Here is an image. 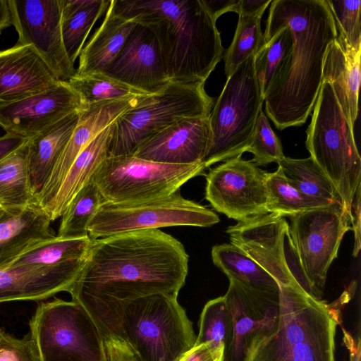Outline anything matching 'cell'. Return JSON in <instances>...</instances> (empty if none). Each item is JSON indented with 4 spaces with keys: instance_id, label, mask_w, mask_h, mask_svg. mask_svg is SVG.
<instances>
[{
    "instance_id": "cell-19",
    "label": "cell",
    "mask_w": 361,
    "mask_h": 361,
    "mask_svg": "<svg viewBox=\"0 0 361 361\" xmlns=\"http://www.w3.org/2000/svg\"><path fill=\"white\" fill-rule=\"evenodd\" d=\"M102 73L148 94L159 92L169 82L154 35L139 23Z\"/></svg>"
},
{
    "instance_id": "cell-39",
    "label": "cell",
    "mask_w": 361,
    "mask_h": 361,
    "mask_svg": "<svg viewBox=\"0 0 361 361\" xmlns=\"http://www.w3.org/2000/svg\"><path fill=\"white\" fill-rule=\"evenodd\" d=\"M253 154L252 161L257 166L278 163L285 156L278 136L273 131L262 109L257 116L253 133L245 150Z\"/></svg>"
},
{
    "instance_id": "cell-42",
    "label": "cell",
    "mask_w": 361,
    "mask_h": 361,
    "mask_svg": "<svg viewBox=\"0 0 361 361\" xmlns=\"http://www.w3.org/2000/svg\"><path fill=\"white\" fill-rule=\"evenodd\" d=\"M106 361H139L133 351L122 338L102 334Z\"/></svg>"
},
{
    "instance_id": "cell-38",
    "label": "cell",
    "mask_w": 361,
    "mask_h": 361,
    "mask_svg": "<svg viewBox=\"0 0 361 361\" xmlns=\"http://www.w3.org/2000/svg\"><path fill=\"white\" fill-rule=\"evenodd\" d=\"M261 18L239 16L233 41L224 56L226 77L246 59L255 56L263 43Z\"/></svg>"
},
{
    "instance_id": "cell-18",
    "label": "cell",
    "mask_w": 361,
    "mask_h": 361,
    "mask_svg": "<svg viewBox=\"0 0 361 361\" xmlns=\"http://www.w3.org/2000/svg\"><path fill=\"white\" fill-rule=\"evenodd\" d=\"M148 95L82 106L69 140L37 197V203L44 211L54 200L68 170L83 149L121 115L137 106Z\"/></svg>"
},
{
    "instance_id": "cell-30",
    "label": "cell",
    "mask_w": 361,
    "mask_h": 361,
    "mask_svg": "<svg viewBox=\"0 0 361 361\" xmlns=\"http://www.w3.org/2000/svg\"><path fill=\"white\" fill-rule=\"evenodd\" d=\"M212 258L214 264L228 278L262 291H280L278 283L269 273L231 243L212 247Z\"/></svg>"
},
{
    "instance_id": "cell-12",
    "label": "cell",
    "mask_w": 361,
    "mask_h": 361,
    "mask_svg": "<svg viewBox=\"0 0 361 361\" xmlns=\"http://www.w3.org/2000/svg\"><path fill=\"white\" fill-rule=\"evenodd\" d=\"M219 222L215 212L177 191L164 198L139 203L103 202L91 219L87 232L96 240L134 231L178 226L209 227Z\"/></svg>"
},
{
    "instance_id": "cell-10",
    "label": "cell",
    "mask_w": 361,
    "mask_h": 361,
    "mask_svg": "<svg viewBox=\"0 0 361 361\" xmlns=\"http://www.w3.org/2000/svg\"><path fill=\"white\" fill-rule=\"evenodd\" d=\"M204 170L202 163L171 164L133 155L108 156L92 180L103 202L131 204L166 197Z\"/></svg>"
},
{
    "instance_id": "cell-41",
    "label": "cell",
    "mask_w": 361,
    "mask_h": 361,
    "mask_svg": "<svg viewBox=\"0 0 361 361\" xmlns=\"http://www.w3.org/2000/svg\"><path fill=\"white\" fill-rule=\"evenodd\" d=\"M0 361H41L30 336L17 338L0 329Z\"/></svg>"
},
{
    "instance_id": "cell-11",
    "label": "cell",
    "mask_w": 361,
    "mask_h": 361,
    "mask_svg": "<svg viewBox=\"0 0 361 361\" xmlns=\"http://www.w3.org/2000/svg\"><path fill=\"white\" fill-rule=\"evenodd\" d=\"M289 233L301 269L305 292L322 300L329 269L337 257L351 219L341 203L311 209L290 216Z\"/></svg>"
},
{
    "instance_id": "cell-4",
    "label": "cell",
    "mask_w": 361,
    "mask_h": 361,
    "mask_svg": "<svg viewBox=\"0 0 361 361\" xmlns=\"http://www.w3.org/2000/svg\"><path fill=\"white\" fill-rule=\"evenodd\" d=\"M338 313L302 288L280 287L276 331L259 343L248 361H335Z\"/></svg>"
},
{
    "instance_id": "cell-7",
    "label": "cell",
    "mask_w": 361,
    "mask_h": 361,
    "mask_svg": "<svg viewBox=\"0 0 361 361\" xmlns=\"http://www.w3.org/2000/svg\"><path fill=\"white\" fill-rule=\"evenodd\" d=\"M214 104L204 82H169L114 122L109 156L132 155L143 142L180 119L209 117Z\"/></svg>"
},
{
    "instance_id": "cell-9",
    "label": "cell",
    "mask_w": 361,
    "mask_h": 361,
    "mask_svg": "<svg viewBox=\"0 0 361 361\" xmlns=\"http://www.w3.org/2000/svg\"><path fill=\"white\" fill-rule=\"evenodd\" d=\"M30 326L41 361H106L97 324L75 300L41 303Z\"/></svg>"
},
{
    "instance_id": "cell-8",
    "label": "cell",
    "mask_w": 361,
    "mask_h": 361,
    "mask_svg": "<svg viewBox=\"0 0 361 361\" xmlns=\"http://www.w3.org/2000/svg\"><path fill=\"white\" fill-rule=\"evenodd\" d=\"M263 102L252 56L227 78L209 114L212 139L202 161L205 169L245 152Z\"/></svg>"
},
{
    "instance_id": "cell-17",
    "label": "cell",
    "mask_w": 361,
    "mask_h": 361,
    "mask_svg": "<svg viewBox=\"0 0 361 361\" xmlns=\"http://www.w3.org/2000/svg\"><path fill=\"white\" fill-rule=\"evenodd\" d=\"M82 108L80 96L67 82L20 100L0 103V126L27 139Z\"/></svg>"
},
{
    "instance_id": "cell-29",
    "label": "cell",
    "mask_w": 361,
    "mask_h": 361,
    "mask_svg": "<svg viewBox=\"0 0 361 361\" xmlns=\"http://www.w3.org/2000/svg\"><path fill=\"white\" fill-rule=\"evenodd\" d=\"M35 202L37 203L30 185L26 142L0 161V206L6 212H16Z\"/></svg>"
},
{
    "instance_id": "cell-20",
    "label": "cell",
    "mask_w": 361,
    "mask_h": 361,
    "mask_svg": "<svg viewBox=\"0 0 361 361\" xmlns=\"http://www.w3.org/2000/svg\"><path fill=\"white\" fill-rule=\"evenodd\" d=\"M85 258L54 266L14 265L0 268V303L37 301L60 292L69 293Z\"/></svg>"
},
{
    "instance_id": "cell-14",
    "label": "cell",
    "mask_w": 361,
    "mask_h": 361,
    "mask_svg": "<svg viewBox=\"0 0 361 361\" xmlns=\"http://www.w3.org/2000/svg\"><path fill=\"white\" fill-rule=\"evenodd\" d=\"M16 44L32 47L57 79L68 81L76 74L63 42L62 0H8Z\"/></svg>"
},
{
    "instance_id": "cell-47",
    "label": "cell",
    "mask_w": 361,
    "mask_h": 361,
    "mask_svg": "<svg viewBox=\"0 0 361 361\" xmlns=\"http://www.w3.org/2000/svg\"><path fill=\"white\" fill-rule=\"evenodd\" d=\"M27 140L26 137L8 133L0 136V161L17 150Z\"/></svg>"
},
{
    "instance_id": "cell-22",
    "label": "cell",
    "mask_w": 361,
    "mask_h": 361,
    "mask_svg": "<svg viewBox=\"0 0 361 361\" xmlns=\"http://www.w3.org/2000/svg\"><path fill=\"white\" fill-rule=\"evenodd\" d=\"M59 82L32 47L16 44L0 51V103L23 99Z\"/></svg>"
},
{
    "instance_id": "cell-24",
    "label": "cell",
    "mask_w": 361,
    "mask_h": 361,
    "mask_svg": "<svg viewBox=\"0 0 361 361\" xmlns=\"http://www.w3.org/2000/svg\"><path fill=\"white\" fill-rule=\"evenodd\" d=\"M51 221L37 202L19 211L6 212L0 218V268L32 245L54 236Z\"/></svg>"
},
{
    "instance_id": "cell-35",
    "label": "cell",
    "mask_w": 361,
    "mask_h": 361,
    "mask_svg": "<svg viewBox=\"0 0 361 361\" xmlns=\"http://www.w3.org/2000/svg\"><path fill=\"white\" fill-rule=\"evenodd\" d=\"M66 82L80 96L82 106L148 95L102 72L82 75L75 74Z\"/></svg>"
},
{
    "instance_id": "cell-5",
    "label": "cell",
    "mask_w": 361,
    "mask_h": 361,
    "mask_svg": "<svg viewBox=\"0 0 361 361\" xmlns=\"http://www.w3.org/2000/svg\"><path fill=\"white\" fill-rule=\"evenodd\" d=\"M306 133L305 145L310 157L334 185L351 219L352 203L361 185V158L353 127L327 81L322 82Z\"/></svg>"
},
{
    "instance_id": "cell-45",
    "label": "cell",
    "mask_w": 361,
    "mask_h": 361,
    "mask_svg": "<svg viewBox=\"0 0 361 361\" xmlns=\"http://www.w3.org/2000/svg\"><path fill=\"white\" fill-rule=\"evenodd\" d=\"M271 0H240L237 13L239 16L262 18Z\"/></svg>"
},
{
    "instance_id": "cell-25",
    "label": "cell",
    "mask_w": 361,
    "mask_h": 361,
    "mask_svg": "<svg viewBox=\"0 0 361 361\" xmlns=\"http://www.w3.org/2000/svg\"><path fill=\"white\" fill-rule=\"evenodd\" d=\"M79 111L70 114L27 142L30 185L36 200L77 125Z\"/></svg>"
},
{
    "instance_id": "cell-27",
    "label": "cell",
    "mask_w": 361,
    "mask_h": 361,
    "mask_svg": "<svg viewBox=\"0 0 361 361\" xmlns=\"http://www.w3.org/2000/svg\"><path fill=\"white\" fill-rule=\"evenodd\" d=\"M114 122L98 134L79 154L56 196L45 212L51 221L60 217L76 194L92 180L103 161L109 156Z\"/></svg>"
},
{
    "instance_id": "cell-49",
    "label": "cell",
    "mask_w": 361,
    "mask_h": 361,
    "mask_svg": "<svg viewBox=\"0 0 361 361\" xmlns=\"http://www.w3.org/2000/svg\"><path fill=\"white\" fill-rule=\"evenodd\" d=\"M12 25L8 0H0V31Z\"/></svg>"
},
{
    "instance_id": "cell-43",
    "label": "cell",
    "mask_w": 361,
    "mask_h": 361,
    "mask_svg": "<svg viewBox=\"0 0 361 361\" xmlns=\"http://www.w3.org/2000/svg\"><path fill=\"white\" fill-rule=\"evenodd\" d=\"M224 348H216L209 343L194 345L177 361H223Z\"/></svg>"
},
{
    "instance_id": "cell-1",
    "label": "cell",
    "mask_w": 361,
    "mask_h": 361,
    "mask_svg": "<svg viewBox=\"0 0 361 361\" xmlns=\"http://www.w3.org/2000/svg\"><path fill=\"white\" fill-rule=\"evenodd\" d=\"M183 245L160 229L130 231L92 240L69 293L98 328L116 334L124 308L154 295H177L188 272Z\"/></svg>"
},
{
    "instance_id": "cell-37",
    "label": "cell",
    "mask_w": 361,
    "mask_h": 361,
    "mask_svg": "<svg viewBox=\"0 0 361 361\" xmlns=\"http://www.w3.org/2000/svg\"><path fill=\"white\" fill-rule=\"evenodd\" d=\"M232 314L224 295L209 300L204 305L199 322L195 345L209 343L224 352L232 337Z\"/></svg>"
},
{
    "instance_id": "cell-16",
    "label": "cell",
    "mask_w": 361,
    "mask_h": 361,
    "mask_svg": "<svg viewBox=\"0 0 361 361\" xmlns=\"http://www.w3.org/2000/svg\"><path fill=\"white\" fill-rule=\"evenodd\" d=\"M286 220L273 213L238 221L228 226L231 243L238 247L278 283L279 287H300L292 275L285 255Z\"/></svg>"
},
{
    "instance_id": "cell-2",
    "label": "cell",
    "mask_w": 361,
    "mask_h": 361,
    "mask_svg": "<svg viewBox=\"0 0 361 361\" xmlns=\"http://www.w3.org/2000/svg\"><path fill=\"white\" fill-rule=\"evenodd\" d=\"M267 26H287L293 45L264 97L266 113L279 130L301 126L313 109L325 55L337 37L334 18L326 0H274Z\"/></svg>"
},
{
    "instance_id": "cell-50",
    "label": "cell",
    "mask_w": 361,
    "mask_h": 361,
    "mask_svg": "<svg viewBox=\"0 0 361 361\" xmlns=\"http://www.w3.org/2000/svg\"><path fill=\"white\" fill-rule=\"evenodd\" d=\"M6 213V211L0 206V218Z\"/></svg>"
},
{
    "instance_id": "cell-28",
    "label": "cell",
    "mask_w": 361,
    "mask_h": 361,
    "mask_svg": "<svg viewBox=\"0 0 361 361\" xmlns=\"http://www.w3.org/2000/svg\"><path fill=\"white\" fill-rule=\"evenodd\" d=\"M111 0H62L61 32L66 54L73 64L96 21Z\"/></svg>"
},
{
    "instance_id": "cell-3",
    "label": "cell",
    "mask_w": 361,
    "mask_h": 361,
    "mask_svg": "<svg viewBox=\"0 0 361 361\" xmlns=\"http://www.w3.org/2000/svg\"><path fill=\"white\" fill-rule=\"evenodd\" d=\"M154 35L169 82H205L221 61L220 33L203 0H111Z\"/></svg>"
},
{
    "instance_id": "cell-34",
    "label": "cell",
    "mask_w": 361,
    "mask_h": 361,
    "mask_svg": "<svg viewBox=\"0 0 361 361\" xmlns=\"http://www.w3.org/2000/svg\"><path fill=\"white\" fill-rule=\"evenodd\" d=\"M267 211L281 216H293L307 210L329 205L310 198L292 186L281 169L267 173Z\"/></svg>"
},
{
    "instance_id": "cell-40",
    "label": "cell",
    "mask_w": 361,
    "mask_h": 361,
    "mask_svg": "<svg viewBox=\"0 0 361 361\" xmlns=\"http://www.w3.org/2000/svg\"><path fill=\"white\" fill-rule=\"evenodd\" d=\"M337 32L354 49L361 48L360 1L326 0Z\"/></svg>"
},
{
    "instance_id": "cell-32",
    "label": "cell",
    "mask_w": 361,
    "mask_h": 361,
    "mask_svg": "<svg viewBox=\"0 0 361 361\" xmlns=\"http://www.w3.org/2000/svg\"><path fill=\"white\" fill-rule=\"evenodd\" d=\"M277 164L290 184L302 194L328 204H341L334 185L310 157H284Z\"/></svg>"
},
{
    "instance_id": "cell-48",
    "label": "cell",
    "mask_w": 361,
    "mask_h": 361,
    "mask_svg": "<svg viewBox=\"0 0 361 361\" xmlns=\"http://www.w3.org/2000/svg\"><path fill=\"white\" fill-rule=\"evenodd\" d=\"M343 331V341L349 351L348 361H360V340H357L348 331Z\"/></svg>"
},
{
    "instance_id": "cell-46",
    "label": "cell",
    "mask_w": 361,
    "mask_h": 361,
    "mask_svg": "<svg viewBox=\"0 0 361 361\" xmlns=\"http://www.w3.org/2000/svg\"><path fill=\"white\" fill-rule=\"evenodd\" d=\"M214 20L227 12L237 13L240 0H203Z\"/></svg>"
},
{
    "instance_id": "cell-33",
    "label": "cell",
    "mask_w": 361,
    "mask_h": 361,
    "mask_svg": "<svg viewBox=\"0 0 361 361\" xmlns=\"http://www.w3.org/2000/svg\"><path fill=\"white\" fill-rule=\"evenodd\" d=\"M92 242L89 235L73 238L54 235L29 247L6 267L54 266L85 258Z\"/></svg>"
},
{
    "instance_id": "cell-6",
    "label": "cell",
    "mask_w": 361,
    "mask_h": 361,
    "mask_svg": "<svg viewBox=\"0 0 361 361\" xmlns=\"http://www.w3.org/2000/svg\"><path fill=\"white\" fill-rule=\"evenodd\" d=\"M177 295L154 294L130 302L123 310L116 337L139 361H177L196 336Z\"/></svg>"
},
{
    "instance_id": "cell-21",
    "label": "cell",
    "mask_w": 361,
    "mask_h": 361,
    "mask_svg": "<svg viewBox=\"0 0 361 361\" xmlns=\"http://www.w3.org/2000/svg\"><path fill=\"white\" fill-rule=\"evenodd\" d=\"M211 139L209 117L185 118L143 142L132 155L164 164H201Z\"/></svg>"
},
{
    "instance_id": "cell-23",
    "label": "cell",
    "mask_w": 361,
    "mask_h": 361,
    "mask_svg": "<svg viewBox=\"0 0 361 361\" xmlns=\"http://www.w3.org/2000/svg\"><path fill=\"white\" fill-rule=\"evenodd\" d=\"M361 48L354 49L337 32L325 55L322 81L333 88L341 109L354 128L358 114Z\"/></svg>"
},
{
    "instance_id": "cell-44",
    "label": "cell",
    "mask_w": 361,
    "mask_h": 361,
    "mask_svg": "<svg viewBox=\"0 0 361 361\" xmlns=\"http://www.w3.org/2000/svg\"><path fill=\"white\" fill-rule=\"evenodd\" d=\"M360 186H359L351 206V228L355 236L353 255L355 257L357 256L360 250Z\"/></svg>"
},
{
    "instance_id": "cell-15",
    "label": "cell",
    "mask_w": 361,
    "mask_h": 361,
    "mask_svg": "<svg viewBox=\"0 0 361 361\" xmlns=\"http://www.w3.org/2000/svg\"><path fill=\"white\" fill-rule=\"evenodd\" d=\"M229 279L224 295L232 314V337L223 361H248L255 348L278 326L279 293L262 291Z\"/></svg>"
},
{
    "instance_id": "cell-31",
    "label": "cell",
    "mask_w": 361,
    "mask_h": 361,
    "mask_svg": "<svg viewBox=\"0 0 361 361\" xmlns=\"http://www.w3.org/2000/svg\"><path fill=\"white\" fill-rule=\"evenodd\" d=\"M293 45L290 30L266 26L263 43L255 55V70L263 98L284 68Z\"/></svg>"
},
{
    "instance_id": "cell-13",
    "label": "cell",
    "mask_w": 361,
    "mask_h": 361,
    "mask_svg": "<svg viewBox=\"0 0 361 361\" xmlns=\"http://www.w3.org/2000/svg\"><path fill=\"white\" fill-rule=\"evenodd\" d=\"M266 178L252 160L231 158L207 174L205 198L216 211L238 221L269 214Z\"/></svg>"
},
{
    "instance_id": "cell-36",
    "label": "cell",
    "mask_w": 361,
    "mask_h": 361,
    "mask_svg": "<svg viewBox=\"0 0 361 361\" xmlns=\"http://www.w3.org/2000/svg\"><path fill=\"white\" fill-rule=\"evenodd\" d=\"M102 203L100 192L92 180L76 194L64 210L56 235L63 238L89 235L87 226Z\"/></svg>"
},
{
    "instance_id": "cell-26",
    "label": "cell",
    "mask_w": 361,
    "mask_h": 361,
    "mask_svg": "<svg viewBox=\"0 0 361 361\" xmlns=\"http://www.w3.org/2000/svg\"><path fill=\"white\" fill-rule=\"evenodd\" d=\"M137 23L118 14L111 0L104 18L79 55L76 75L102 72L118 55Z\"/></svg>"
}]
</instances>
